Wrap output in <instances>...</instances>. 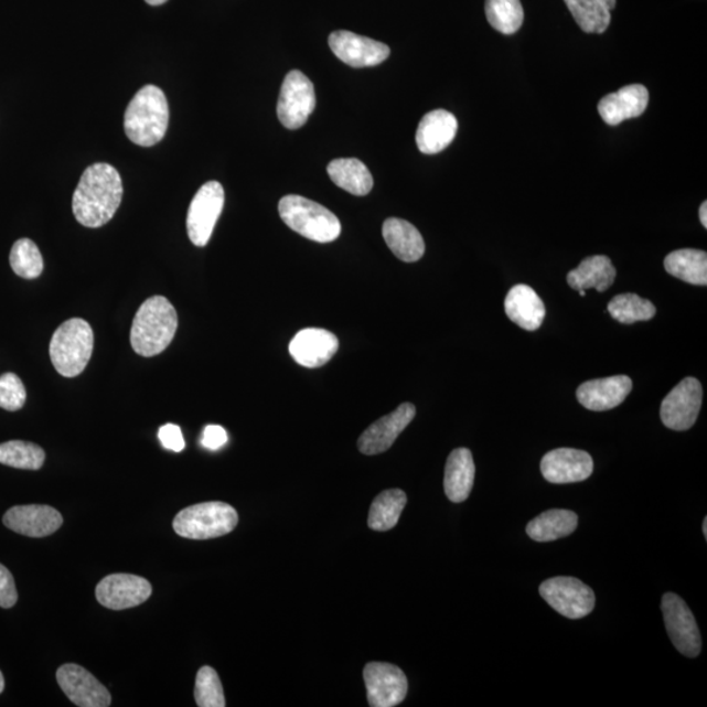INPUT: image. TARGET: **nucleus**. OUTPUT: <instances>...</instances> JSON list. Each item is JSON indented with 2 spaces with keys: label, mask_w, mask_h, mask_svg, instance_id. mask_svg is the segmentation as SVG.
<instances>
[{
  "label": "nucleus",
  "mask_w": 707,
  "mask_h": 707,
  "mask_svg": "<svg viewBox=\"0 0 707 707\" xmlns=\"http://www.w3.org/2000/svg\"><path fill=\"white\" fill-rule=\"evenodd\" d=\"M122 194V180L115 167L107 163L89 165L74 193L75 219L88 228L105 226L114 219Z\"/></svg>",
  "instance_id": "obj_1"
},
{
  "label": "nucleus",
  "mask_w": 707,
  "mask_h": 707,
  "mask_svg": "<svg viewBox=\"0 0 707 707\" xmlns=\"http://www.w3.org/2000/svg\"><path fill=\"white\" fill-rule=\"evenodd\" d=\"M178 326V312L170 300L159 296L147 299L132 321L131 346L146 358L162 354L171 345Z\"/></svg>",
  "instance_id": "obj_2"
},
{
  "label": "nucleus",
  "mask_w": 707,
  "mask_h": 707,
  "mask_svg": "<svg viewBox=\"0 0 707 707\" xmlns=\"http://www.w3.org/2000/svg\"><path fill=\"white\" fill-rule=\"evenodd\" d=\"M170 122V107L162 89L144 86L132 97L125 111L124 128L132 143L142 147L158 144Z\"/></svg>",
  "instance_id": "obj_3"
},
{
  "label": "nucleus",
  "mask_w": 707,
  "mask_h": 707,
  "mask_svg": "<svg viewBox=\"0 0 707 707\" xmlns=\"http://www.w3.org/2000/svg\"><path fill=\"white\" fill-rule=\"evenodd\" d=\"M278 212L286 226L306 239L325 244L341 235V222L331 210L300 195H286L279 201Z\"/></svg>",
  "instance_id": "obj_4"
},
{
  "label": "nucleus",
  "mask_w": 707,
  "mask_h": 707,
  "mask_svg": "<svg viewBox=\"0 0 707 707\" xmlns=\"http://www.w3.org/2000/svg\"><path fill=\"white\" fill-rule=\"evenodd\" d=\"M94 331L83 319H69L54 332L51 341V360L57 373L75 377L86 369L94 353Z\"/></svg>",
  "instance_id": "obj_5"
},
{
  "label": "nucleus",
  "mask_w": 707,
  "mask_h": 707,
  "mask_svg": "<svg viewBox=\"0 0 707 707\" xmlns=\"http://www.w3.org/2000/svg\"><path fill=\"white\" fill-rule=\"evenodd\" d=\"M239 515L224 502H205L186 507L174 517L173 529L181 537L192 540H208L233 532Z\"/></svg>",
  "instance_id": "obj_6"
},
{
  "label": "nucleus",
  "mask_w": 707,
  "mask_h": 707,
  "mask_svg": "<svg viewBox=\"0 0 707 707\" xmlns=\"http://www.w3.org/2000/svg\"><path fill=\"white\" fill-rule=\"evenodd\" d=\"M542 598L556 612L570 620L586 618L593 611L597 598L582 580L571 577H556L540 586Z\"/></svg>",
  "instance_id": "obj_7"
},
{
  "label": "nucleus",
  "mask_w": 707,
  "mask_h": 707,
  "mask_svg": "<svg viewBox=\"0 0 707 707\" xmlns=\"http://www.w3.org/2000/svg\"><path fill=\"white\" fill-rule=\"evenodd\" d=\"M317 107L313 84L302 72L293 69L286 75L277 105L279 121L286 129L302 128Z\"/></svg>",
  "instance_id": "obj_8"
},
{
  "label": "nucleus",
  "mask_w": 707,
  "mask_h": 707,
  "mask_svg": "<svg viewBox=\"0 0 707 707\" xmlns=\"http://www.w3.org/2000/svg\"><path fill=\"white\" fill-rule=\"evenodd\" d=\"M224 189L218 181H208L194 195L189 207L186 229L195 247H206L223 212Z\"/></svg>",
  "instance_id": "obj_9"
},
{
  "label": "nucleus",
  "mask_w": 707,
  "mask_h": 707,
  "mask_svg": "<svg viewBox=\"0 0 707 707\" xmlns=\"http://www.w3.org/2000/svg\"><path fill=\"white\" fill-rule=\"evenodd\" d=\"M664 624L678 653L696 657L701 653V634L690 608L676 593L668 592L662 599Z\"/></svg>",
  "instance_id": "obj_10"
},
{
  "label": "nucleus",
  "mask_w": 707,
  "mask_h": 707,
  "mask_svg": "<svg viewBox=\"0 0 707 707\" xmlns=\"http://www.w3.org/2000/svg\"><path fill=\"white\" fill-rule=\"evenodd\" d=\"M703 385L695 377L678 383L664 398L661 418L671 430H689L696 424L703 406Z\"/></svg>",
  "instance_id": "obj_11"
},
{
  "label": "nucleus",
  "mask_w": 707,
  "mask_h": 707,
  "mask_svg": "<svg viewBox=\"0 0 707 707\" xmlns=\"http://www.w3.org/2000/svg\"><path fill=\"white\" fill-rule=\"evenodd\" d=\"M363 677L369 706L394 707L408 695V678L395 664L368 663L363 669Z\"/></svg>",
  "instance_id": "obj_12"
},
{
  "label": "nucleus",
  "mask_w": 707,
  "mask_h": 707,
  "mask_svg": "<svg viewBox=\"0 0 707 707\" xmlns=\"http://www.w3.org/2000/svg\"><path fill=\"white\" fill-rule=\"evenodd\" d=\"M152 586L149 580L131 574H111L96 587V599L114 611L135 608L149 600Z\"/></svg>",
  "instance_id": "obj_13"
},
{
  "label": "nucleus",
  "mask_w": 707,
  "mask_h": 707,
  "mask_svg": "<svg viewBox=\"0 0 707 707\" xmlns=\"http://www.w3.org/2000/svg\"><path fill=\"white\" fill-rule=\"evenodd\" d=\"M329 46L335 57L355 68L381 65L390 54L389 47L383 42L347 31L332 33Z\"/></svg>",
  "instance_id": "obj_14"
},
{
  "label": "nucleus",
  "mask_w": 707,
  "mask_h": 707,
  "mask_svg": "<svg viewBox=\"0 0 707 707\" xmlns=\"http://www.w3.org/2000/svg\"><path fill=\"white\" fill-rule=\"evenodd\" d=\"M57 682L69 701L79 707H108L111 696L107 688L78 664H65L57 671Z\"/></svg>",
  "instance_id": "obj_15"
},
{
  "label": "nucleus",
  "mask_w": 707,
  "mask_h": 707,
  "mask_svg": "<svg viewBox=\"0 0 707 707\" xmlns=\"http://www.w3.org/2000/svg\"><path fill=\"white\" fill-rule=\"evenodd\" d=\"M593 460L590 453L574 448H558L545 454L542 460L544 479L551 484H574L590 478Z\"/></svg>",
  "instance_id": "obj_16"
},
{
  "label": "nucleus",
  "mask_w": 707,
  "mask_h": 707,
  "mask_svg": "<svg viewBox=\"0 0 707 707\" xmlns=\"http://www.w3.org/2000/svg\"><path fill=\"white\" fill-rule=\"evenodd\" d=\"M416 417V406L405 403L390 415L371 425L358 440L360 451L364 454H379L388 451L400 433Z\"/></svg>",
  "instance_id": "obj_17"
},
{
  "label": "nucleus",
  "mask_w": 707,
  "mask_h": 707,
  "mask_svg": "<svg viewBox=\"0 0 707 707\" xmlns=\"http://www.w3.org/2000/svg\"><path fill=\"white\" fill-rule=\"evenodd\" d=\"M339 339L325 329L308 328L297 333L290 342V354L300 366L323 367L338 353Z\"/></svg>",
  "instance_id": "obj_18"
},
{
  "label": "nucleus",
  "mask_w": 707,
  "mask_h": 707,
  "mask_svg": "<svg viewBox=\"0 0 707 707\" xmlns=\"http://www.w3.org/2000/svg\"><path fill=\"white\" fill-rule=\"evenodd\" d=\"M7 528L28 537H46L57 532L63 517L57 510L45 505L17 506L7 511L3 517Z\"/></svg>",
  "instance_id": "obj_19"
},
{
  "label": "nucleus",
  "mask_w": 707,
  "mask_h": 707,
  "mask_svg": "<svg viewBox=\"0 0 707 707\" xmlns=\"http://www.w3.org/2000/svg\"><path fill=\"white\" fill-rule=\"evenodd\" d=\"M632 388L629 376H611L583 383L577 390V398L588 410L606 411L624 403Z\"/></svg>",
  "instance_id": "obj_20"
},
{
  "label": "nucleus",
  "mask_w": 707,
  "mask_h": 707,
  "mask_svg": "<svg viewBox=\"0 0 707 707\" xmlns=\"http://www.w3.org/2000/svg\"><path fill=\"white\" fill-rule=\"evenodd\" d=\"M649 100V90L645 86L630 84L618 93L603 97L598 105V110L606 124L615 126L645 114Z\"/></svg>",
  "instance_id": "obj_21"
},
{
  "label": "nucleus",
  "mask_w": 707,
  "mask_h": 707,
  "mask_svg": "<svg viewBox=\"0 0 707 707\" xmlns=\"http://www.w3.org/2000/svg\"><path fill=\"white\" fill-rule=\"evenodd\" d=\"M459 124L457 117L444 109L427 114L418 125L416 142L418 150L426 156H436L450 146L457 137Z\"/></svg>",
  "instance_id": "obj_22"
},
{
  "label": "nucleus",
  "mask_w": 707,
  "mask_h": 707,
  "mask_svg": "<svg viewBox=\"0 0 707 707\" xmlns=\"http://www.w3.org/2000/svg\"><path fill=\"white\" fill-rule=\"evenodd\" d=\"M505 310L513 323L528 332L537 331L546 314L542 298L527 285H516L508 291Z\"/></svg>",
  "instance_id": "obj_23"
},
{
  "label": "nucleus",
  "mask_w": 707,
  "mask_h": 707,
  "mask_svg": "<svg viewBox=\"0 0 707 707\" xmlns=\"http://www.w3.org/2000/svg\"><path fill=\"white\" fill-rule=\"evenodd\" d=\"M383 237L392 254L404 263H417L425 255V240L411 223L389 218L383 224Z\"/></svg>",
  "instance_id": "obj_24"
},
{
  "label": "nucleus",
  "mask_w": 707,
  "mask_h": 707,
  "mask_svg": "<svg viewBox=\"0 0 707 707\" xmlns=\"http://www.w3.org/2000/svg\"><path fill=\"white\" fill-rule=\"evenodd\" d=\"M475 467L472 452L468 448H458L447 459L444 472V492L453 503H461L471 495L474 484Z\"/></svg>",
  "instance_id": "obj_25"
},
{
  "label": "nucleus",
  "mask_w": 707,
  "mask_h": 707,
  "mask_svg": "<svg viewBox=\"0 0 707 707\" xmlns=\"http://www.w3.org/2000/svg\"><path fill=\"white\" fill-rule=\"evenodd\" d=\"M615 268L607 256L587 257L577 269L567 275V283L576 291L594 289L604 292L614 282Z\"/></svg>",
  "instance_id": "obj_26"
},
{
  "label": "nucleus",
  "mask_w": 707,
  "mask_h": 707,
  "mask_svg": "<svg viewBox=\"0 0 707 707\" xmlns=\"http://www.w3.org/2000/svg\"><path fill=\"white\" fill-rule=\"evenodd\" d=\"M578 527V516L569 510H549L531 521L527 535L532 540L549 543L570 536Z\"/></svg>",
  "instance_id": "obj_27"
},
{
  "label": "nucleus",
  "mask_w": 707,
  "mask_h": 707,
  "mask_svg": "<svg viewBox=\"0 0 707 707\" xmlns=\"http://www.w3.org/2000/svg\"><path fill=\"white\" fill-rule=\"evenodd\" d=\"M329 178L350 194L367 195L374 186L373 174L358 159H335L328 165Z\"/></svg>",
  "instance_id": "obj_28"
},
{
  "label": "nucleus",
  "mask_w": 707,
  "mask_h": 707,
  "mask_svg": "<svg viewBox=\"0 0 707 707\" xmlns=\"http://www.w3.org/2000/svg\"><path fill=\"white\" fill-rule=\"evenodd\" d=\"M580 30L586 33H604L611 24V12L618 0H565Z\"/></svg>",
  "instance_id": "obj_29"
},
{
  "label": "nucleus",
  "mask_w": 707,
  "mask_h": 707,
  "mask_svg": "<svg viewBox=\"0 0 707 707\" xmlns=\"http://www.w3.org/2000/svg\"><path fill=\"white\" fill-rule=\"evenodd\" d=\"M668 275L682 281L696 285H707V254L698 249H678L672 251L664 260Z\"/></svg>",
  "instance_id": "obj_30"
},
{
  "label": "nucleus",
  "mask_w": 707,
  "mask_h": 707,
  "mask_svg": "<svg viewBox=\"0 0 707 707\" xmlns=\"http://www.w3.org/2000/svg\"><path fill=\"white\" fill-rule=\"evenodd\" d=\"M406 494L400 489L385 490L376 496L371 505L368 527L385 532L396 527L406 506Z\"/></svg>",
  "instance_id": "obj_31"
},
{
  "label": "nucleus",
  "mask_w": 707,
  "mask_h": 707,
  "mask_svg": "<svg viewBox=\"0 0 707 707\" xmlns=\"http://www.w3.org/2000/svg\"><path fill=\"white\" fill-rule=\"evenodd\" d=\"M485 12L489 24L503 34L521 30L524 10L521 0H486Z\"/></svg>",
  "instance_id": "obj_32"
},
{
  "label": "nucleus",
  "mask_w": 707,
  "mask_h": 707,
  "mask_svg": "<svg viewBox=\"0 0 707 707\" xmlns=\"http://www.w3.org/2000/svg\"><path fill=\"white\" fill-rule=\"evenodd\" d=\"M608 312L621 324H634L655 317L656 308L650 300L635 293H622L614 297L608 304Z\"/></svg>",
  "instance_id": "obj_33"
},
{
  "label": "nucleus",
  "mask_w": 707,
  "mask_h": 707,
  "mask_svg": "<svg viewBox=\"0 0 707 707\" xmlns=\"http://www.w3.org/2000/svg\"><path fill=\"white\" fill-rule=\"evenodd\" d=\"M45 463V452L38 444L11 440L0 444V464L26 471H39Z\"/></svg>",
  "instance_id": "obj_34"
},
{
  "label": "nucleus",
  "mask_w": 707,
  "mask_h": 707,
  "mask_svg": "<svg viewBox=\"0 0 707 707\" xmlns=\"http://www.w3.org/2000/svg\"><path fill=\"white\" fill-rule=\"evenodd\" d=\"M10 264L15 275L25 279H34L44 270V258L36 244L30 239H20L11 249Z\"/></svg>",
  "instance_id": "obj_35"
},
{
  "label": "nucleus",
  "mask_w": 707,
  "mask_h": 707,
  "mask_svg": "<svg viewBox=\"0 0 707 707\" xmlns=\"http://www.w3.org/2000/svg\"><path fill=\"white\" fill-rule=\"evenodd\" d=\"M194 697L200 707L226 706L221 678L214 668L205 666L199 671Z\"/></svg>",
  "instance_id": "obj_36"
},
{
  "label": "nucleus",
  "mask_w": 707,
  "mask_h": 707,
  "mask_svg": "<svg viewBox=\"0 0 707 707\" xmlns=\"http://www.w3.org/2000/svg\"><path fill=\"white\" fill-rule=\"evenodd\" d=\"M26 401V390L23 382L15 374L7 373L0 376V408L17 411Z\"/></svg>",
  "instance_id": "obj_37"
},
{
  "label": "nucleus",
  "mask_w": 707,
  "mask_h": 707,
  "mask_svg": "<svg viewBox=\"0 0 707 707\" xmlns=\"http://www.w3.org/2000/svg\"><path fill=\"white\" fill-rule=\"evenodd\" d=\"M18 603L15 580L6 566L0 564V607L9 609Z\"/></svg>",
  "instance_id": "obj_38"
},
{
  "label": "nucleus",
  "mask_w": 707,
  "mask_h": 707,
  "mask_svg": "<svg viewBox=\"0 0 707 707\" xmlns=\"http://www.w3.org/2000/svg\"><path fill=\"white\" fill-rule=\"evenodd\" d=\"M159 440H160V443H162V446L168 451H173V452L184 451L185 440L178 425L167 424L160 427Z\"/></svg>",
  "instance_id": "obj_39"
},
{
  "label": "nucleus",
  "mask_w": 707,
  "mask_h": 707,
  "mask_svg": "<svg viewBox=\"0 0 707 707\" xmlns=\"http://www.w3.org/2000/svg\"><path fill=\"white\" fill-rule=\"evenodd\" d=\"M228 442L227 431L218 425H210L203 430L201 444L207 450L216 451L219 450L224 444Z\"/></svg>",
  "instance_id": "obj_40"
},
{
  "label": "nucleus",
  "mask_w": 707,
  "mask_h": 707,
  "mask_svg": "<svg viewBox=\"0 0 707 707\" xmlns=\"http://www.w3.org/2000/svg\"><path fill=\"white\" fill-rule=\"evenodd\" d=\"M699 221H701L703 226L707 228V202H704L701 207H699Z\"/></svg>",
  "instance_id": "obj_41"
},
{
  "label": "nucleus",
  "mask_w": 707,
  "mask_h": 707,
  "mask_svg": "<svg viewBox=\"0 0 707 707\" xmlns=\"http://www.w3.org/2000/svg\"><path fill=\"white\" fill-rule=\"evenodd\" d=\"M146 2L150 6H162L168 2V0H146Z\"/></svg>",
  "instance_id": "obj_42"
},
{
  "label": "nucleus",
  "mask_w": 707,
  "mask_h": 707,
  "mask_svg": "<svg viewBox=\"0 0 707 707\" xmlns=\"http://www.w3.org/2000/svg\"><path fill=\"white\" fill-rule=\"evenodd\" d=\"M4 685H6L4 677H3L2 672H0V693H2L4 690Z\"/></svg>",
  "instance_id": "obj_43"
},
{
  "label": "nucleus",
  "mask_w": 707,
  "mask_h": 707,
  "mask_svg": "<svg viewBox=\"0 0 707 707\" xmlns=\"http://www.w3.org/2000/svg\"><path fill=\"white\" fill-rule=\"evenodd\" d=\"M703 529H704L705 538H707V517H705V521H704V524H703Z\"/></svg>",
  "instance_id": "obj_44"
},
{
  "label": "nucleus",
  "mask_w": 707,
  "mask_h": 707,
  "mask_svg": "<svg viewBox=\"0 0 707 707\" xmlns=\"http://www.w3.org/2000/svg\"><path fill=\"white\" fill-rule=\"evenodd\" d=\"M580 297H586V291H579Z\"/></svg>",
  "instance_id": "obj_45"
}]
</instances>
